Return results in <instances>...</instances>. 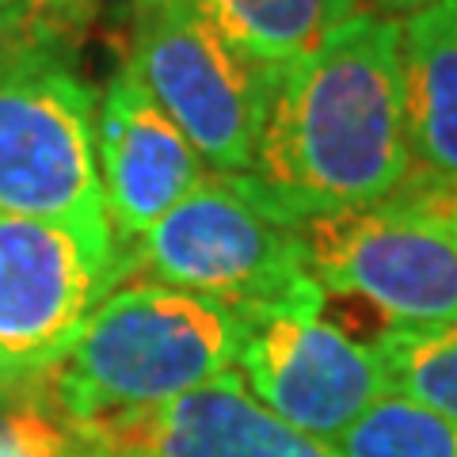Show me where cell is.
<instances>
[{
	"instance_id": "ffe728a7",
	"label": "cell",
	"mask_w": 457,
	"mask_h": 457,
	"mask_svg": "<svg viewBox=\"0 0 457 457\" xmlns=\"http://www.w3.org/2000/svg\"><path fill=\"white\" fill-rule=\"evenodd\" d=\"M96 453H99V450H96Z\"/></svg>"
},
{
	"instance_id": "8fae6325",
	"label": "cell",
	"mask_w": 457,
	"mask_h": 457,
	"mask_svg": "<svg viewBox=\"0 0 457 457\" xmlns=\"http://www.w3.org/2000/svg\"><path fill=\"white\" fill-rule=\"evenodd\" d=\"M400 65L411 171L457 179V0L400 20Z\"/></svg>"
},
{
	"instance_id": "6da1fadb",
	"label": "cell",
	"mask_w": 457,
	"mask_h": 457,
	"mask_svg": "<svg viewBox=\"0 0 457 457\" xmlns=\"http://www.w3.org/2000/svg\"><path fill=\"white\" fill-rule=\"evenodd\" d=\"M408 176L400 20L354 8L278 77L252 183L302 225L385 203Z\"/></svg>"
},
{
	"instance_id": "e0dca14e",
	"label": "cell",
	"mask_w": 457,
	"mask_h": 457,
	"mask_svg": "<svg viewBox=\"0 0 457 457\" xmlns=\"http://www.w3.org/2000/svg\"><path fill=\"white\" fill-rule=\"evenodd\" d=\"M46 57H69L73 62V54L38 23V16L27 8V0L0 8V77L16 73L23 65L46 62Z\"/></svg>"
},
{
	"instance_id": "ac0fdd59",
	"label": "cell",
	"mask_w": 457,
	"mask_h": 457,
	"mask_svg": "<svg viewBox=\"0 0 457 457\" xmlns=\"http://www.w3.org/2000/svg\"><path fill=\"white\" fill-rule=\"evenodd\" d=\"M359 4L374 8V12H385V16L404 20V16H411V12H420V8H427V4H435V0H359Z\"/></svg>"
},
{
	"instance_id": "7c38bea8",
	"label": "cell",
	"mask_w": 457,
	"mask_h": 457,
	"mask_svg": "<svg viewBox=\"0 0 457 457\" xmlns=\"http://www.w3.org/2000/svg\"><path fill=\"white\" fill-rule=\"evenodd\" d=\"M191 8L228 46L278 80L362 4L359 0H191Z\"/></svg>"
},
{
	"instance_id": "9c48e42d",
	"label": "cell",
	"mask_w": 457,
	"mask_h": 457,
	"mask_svg": "<svg viewBox=\"0 0 457 457\" xmlns=\"http://www.w3.org/2000/svg\"><path fill=\"white\" fill-rule=\"evenodd\" d=\"M73 427L99 457H339L332 442L270 416L237 370L164 404Z\"/></svg>"
},
{
	"instance_id": "30bf717a",
	"label": "cell",
	"mask_w": 457,
	"mask_h": 457,
	"mask_svg": "<svg viewBox=\"0 0 457 457\" xmlns=\"http://www.w3.org/2000/svg\"><path fill=\"white\" fill-rule=\"evenodd\" d=\"M96 168L119 248L149 233L210 176L195 145L126 65L96 99Z\"/></svg>"
},
{
	"instance_id": "5b68a950",
	"label": "cell",
	"mask_w": 457,
	"mask_h": 457,
	"mask_svg": "<svg viewBox=\"0 0 457 457\" xmlns=\"http://www.w3.org/2000/svg\"><path fill=\"white\" fill-rule=\"evenodd\" d=\"M122 65L213 176H252L278 80L228 46L191 0H153L126 31Z\"/></svg>"
},
{
	"instance_id": "7a4b0ae2",
	"label": "cell",
	"mask_w": 457,
	"mask_h": 457,
	"mask_svg": "<svg viewBox=\"0 0 457 457\" xmlns=\"http://www.w3.org/2000/svg\"><path fill=\"white\" fill-rule=\"evenodd\" d=\"M245 317L210 297L134 278L96 305L38 393L69 423L141 411L237 370Z\"/></svg>"
},
{
	"instance_id": "ba28073f",
	"label": "cell",
	"mask_w": 457,
	"mask_h": 457,
	"mask_svg": "<svg viewBox=\"0 0 457 457\" xmlns=\"http://www.w3.org/2000/svg\"><path fill=\"white\" fill-rule=\"evenodd\" d=\"M324 302L317 294L245 317L237 378L270 416L336 446L389 396V378L374 343L336 324Z\"/></svg>"
},
{
	"instance_id": "3957f363",
	"label": "cell",
	"mask_w": 457,
	"mask_h": 457,
	"mask_svg": "<svg viewBox=\"0 0 457 457\" xmlns=\"http://www.w3.org/2000/svg\"><path fill=\"white\" fill-rule=\"evenodd\" d=\"M324 297H351L389 328L457 320V179L411 171L393 198L297 225Z\"/></svg>"
},
{
	"instance_id": "8992f818",
	"label": "cell",
	"mask_w": 457,
	"mask_h": 457,
	"mask_svg": "<svg viewBox=\"0 0 457 457\" xmlns=\"http://www.w3.org/2000/svg\"><path fill=\"white\" fill-rule=\"evenodd\" d=\"M122 275L111 233L0 213V396L38 389Z\"/></svg>"
},
{
	"instance_id": "52a82bcc",
	"label": "cell",
	"mask_w": 457,
	"mask_h": 457,
	"mask_svg": "<svg viewBox=\"0 0 457 457\" xmlns=\"http://www.w3.org/2000/svg\"><path fill=\"white\" fill-rule=\"evenodd\" d=\"M0 213L111 233L96 168V88L69 57L0 77Z\"/></svg>"
},
{
	"instance_id": "9a60e30c",
	"label": "cell",
	"mask_w": 457,
	"mask_h": 457,
	"mask_svg": "<svg viewBox=\"0 0 457 457\" xmlns=\"http://www.w3.org/2000/svg\"><path fill=\"white\" fill-rule=\"evenodd\" d=\"M0 457H99V453L46 396L31 389L4 396Z\"/></svg>"
},
{
	"instance_id": "d6986e66",
	"label": "cell",
	"mask_w": 457,
	"mask_h": 457,
	"mask_svg": "<svg viewBox=\"0 0 457 457\" xmlns=\"http://www.w3.org/2000/svg\"><path fill=\"white\" fill-rule=\"evenodd\" d=\"M12 4H23V0H0V8H12Z\"/></svg>"
},
{
	"instance_id": "277c9868",
	"label": "cell",
	"mask_w": 457,
	"mask_h": 457,
	"mask_svg": "<svg viewBox=\"0 0 457 457\" xmlns=\"http://www.w3.org/2000/svg\"><path fill=\"white\" fill-rule=\"evenodd\" d=\"M126 275L210 297L240 317L324 294L305 270L297 221L252 176H206L149 233L122 248Z\"/></svg>"
},
{
	"instance_id": "4fadbf2b",
	"label": "cell",
	"mask_w": 457,
	"mask_h": 457,
	"mask_svg": "<svg viewBox=\"0 0 457 457\" xmlns=\"http://www.w3.org/2000/svg\"><path fill=\"white\" fill-rule=\"evenodd\" d=\"M370 343L389 378V393L457 423V320L435 328H389Z\"/></svg>"
},
{
	"instance_id": "5bb4252c",
	"label": "cell",
	"mask_w": 457,
	"mask_h": 457,
	"mask_svg": "<svg viewBox=\"0 0 457 457\" xmlns=\"http://www.w3.org/2000/svg\"><path fill=\"white\" fill-rule=\"evenodd\" d=\"M339 457H457V423L404 396H381L336 442Z\"/></svg>"
},
{
	"instance_id": "2e32d148",
	"label": "cell",
	"mask_w": 457,
	"mask_h": 457,
	"mask_svg": "<svg viewBox=\"0 0 457 457\" xmlns=\"http://www.w3.org/2000/svg\"><path fill=\"white\" fill-rule=\"evenodd\" d=\"M149 4L153 0H27L38 23L73 57L92 35L126 38V31Z\"/></svg>"
}]
</instances>
